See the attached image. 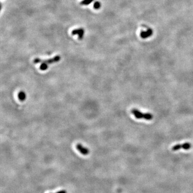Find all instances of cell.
I'll use <instances>...</instances> for the list:
<instances>
[{
    "label": "cell",
    "instance_id": "cell-11",
    "mask_svg": "<svg viewBox=\"0 0 193 193\" xmlns=\"http://www.w3.org/2000/svg\"><path fill=\"white\" fill-rule=\"evenodd\" d=\"M56 193H67V191L65 190H60V191L57 192Z\"/></svg>",
    "mask_w": 193,
    "mask_h": 193
},
{
    "label": "cell",
    "instance_id": "cell-1",
    "mask_svg": "<svg viewBox=\"0 0 193 193\" xmlns=\"http://www.w3.org/2000/svg\"><path fill=\"white\" fill-rule=\"evenodd\" d=\"M133 114L134 115L135 117L138 119H144L147 120H151L153 119V115L151 113H142L137 109H133L131 111Z\"/></svg>",
    "mask_w": 193,
    "mask_h": 193
},
{
    "label": "cell",
    "instance_id": "cell-8",
    "mask_svg": "<svg viewBox=\"0 0 193 193\" xmlns=\"http://www.w3.org/2000/svg\"><path fill=\"white\" fill-rule=\"evenodd\" d=\"M48 65L46 63H41V65L40 66V69L42 71H45L48 69Z\"/></svg>",
    "mask_w": 193,
    "mask_h": 193
},
{
    "label": "cell",
    "instance_id": "cell-4",
    "mask_svg": "<svg viewBox=\"0 0 193 193\" xmlns=\"http://www.w3.org/2000/svg\"><path fill=\"white\" fill-rule=\"evenodd\" d=\"M191 145L189 143H185L182 144H176L172 147V149L173 151H178L179 149H184L185 150H189L191 148Z\"/></svg>",
    "mask_w": 193,
    "mask_h": 193
},
{
    "label": "cell",
    "instance_id": "cell-5",
    "mask_svg": "<svg viewBox=\"0 0 193 193\" xmlns=\"http://www.w3.org/2000/svg\"><path fill=\"white\" fill-rule=\"evenodd\" d=\"M76 148L77 150L83 155H84V156L87 155L90 152L89 150H88L87 148L83 147V145L81 144H77L76 145Z\"/></svg>",
    "mask_w": 193,
    "mask_h": 193
},
{
    "label": "cell",
    "instance_id": "cell-10",
    "mask_svg": "<svg viewBox=\"0 0 193 193\" xmlns=\"http://www.w3.org/2000/svg\"><path fill=\"white\" fill-rule=\"evenodd\" d=\"M101 7V3L99 2H96L93 4V8L96 10L100 9Z\"/></svg>",
    "mask_w": 193,
    "mask_h": 193
},
{
    "label": "cell",
    "instance_id": "cell-6",
    "mask_svg": "<svg viewBox=\"0 0 193 193\" xmlns=\"http://www.w3.org/2000/svg\"><path fill=\"white\" fill-rule=\"evenodd\" d=\"M72 35H79V39L82 40L83 38L84 34V30L83 29L80 28L78 29H75L71 32Z\"/></svg>",
    "mask_w": 193,
    "mask_h": 193
},
{
    "label": "cell",
    "instance_id": "cell-2",
    "mask_svg": "<svg viewBox=\"0 0 193 193\" xmlns=\"http://www.w3.org/2000/svg\"><path fill=\"white\" fill-rule=\"evenodd\" d=\"M61 58V56L59 55H56L54 56V57H53V58L47 59V60H42L39 58H36L33 60V63L35 64H37L39 63H46L47 65H50V64L58 62L59 61H60Z\"/></svg>",
    "mask_w": 193,
    "mask_h": 193
},
{
    "label": "cell",
    "instance_id": "cell-7",
    "mask_svg": "<svg viewBox=\"0 0 193 193\" xmlns=\"http://www.w3.org/2000/svg\"><path fill=\"white\" fill-rule=\"evenodd\" d=\"M18 99H19V100L20 101H24L25 100L26 97H27V96H26V94L24 91H20L18 93Z\"/></svg>",
    "mask_w": 193,
    "mask_h": 193
},
{
    "label": "cell",
    "instance_id": "cell-9",
    "mask_svg": "<svg viewBox=\"0 0 193 193\" xmlns=\"http://www.w3.org/2000/svg\"><path fill=\"white\" fill-rule=\"evenodd\" d=\"M94 0H83L81 2V4L84 5V6H87V5L91 3Z\"/></svg>",
    "mask_w": 193,
    "mask_h": 193
},
{
    "label": "cell",
    "instance_id": "cell-3",
    "mask_svg": "<svg viewBox=\"0 0 193 193\" xmlns=\"http://www.w3.org/2000/svg\"><path fill=\"white\" fill-rule=\"evenodd\" d=\"M153 30L151 28H147V29L146 31H142L140 32V36L142 39H145L150 37V36H151L153 35Z\"/></svg>",
    "mask_w": 193,
    "mask_h": 193
}]
</instances>
